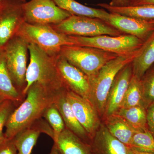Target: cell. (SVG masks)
<instances>
[{"label": "cell", "instance_id": "cell-1", "mask_svg": "<svg viewBox=\"0 0 154 154\" xmlns=\"http://www.w3.org/2000/svg\"><path fill=\"white\" fill-rule=\"evenodd\" d=\"M63 91H52L39 83H33L28 88L24 101L9 117L5 125V137L13 139L19 132L42 118L45 111L54 103Z\"/></svg>", "mask_w": 154, "mask_h": 154}, {"label": "cell", "instance_id": "cell-2", "mask_svg": "<svg viewBox=\"0 0 154 154\" xmlns=\"http://www.w3.org/2000/svg\"><path fill=\"white\" fill-rule=\"evenodd\" d=\"M28 51L30 63L26 72V86L23 92L24 97H26L28 88L35 82L52 91H60L66 89L58 71L54 58L32 43H29Z\"/></svg>", "mask_w": 154, "mask_h": 154}, {"label": "cell", "instance_id": "cell-3", "mask_svg": "<svg viewBox=\"0 0 154 154\" xmlns=\"http://www.w3.org/2000/svg\"><path fill=\"white\" fill-rule=\"evenodd\" d=\"M141 47L130 54L118 56L104 66L93 79L91 102L96 108L100 118H103L110 88L118 72L128 64L132 62L140 52Z\"/></svg>", "mask_w": 154, "mask_h": 154}, {"label": "cell", "instance_id": "cell-4", "mask_svg": "<svg viewBox=\"0 0 154 154\" xmlns=\"http://www.w3.org/2000/svg\"><path fill=\"white\" fill-rule=\"evenodd\" d=\"M60 54L89 77L94 78L102 67L118 55L96 48L64 45Z\"/></svg>", "mask_w": 154, "mask_h": 154}, {"label": "cell", "instance_id": "cell-5", "mask_svg": "<svg viewBox=\"0 0 154 154\" xmlns=\"http://www.w3.org/2000/svg\"><path fill=\"white\" fill-rule=\"evenodd\" d=\"M16 35L28 43L37 45L52 57L60 54L63 46L71 45L68 36L57 32L50 25H33L24 22Z\"/></svg>", "mask_w": 154, "mask_h": 154}, {"label": "cell", "instance_id": "cell-6", "mask_svg": "<svg viewBox=\"0 0 154 154\" xmlns=\"http://www.w3.org/2000/svg\"><path fill=\"white\" fill-rule=\"evenodd\" d=\"M71 45L96 48L118 55L130 54L140 49L144 42L131 35H100L94 37L68 36Z\"/></svg>", "mask_w": 154, "mask_h": 154}, {"label": "cell", "instance_id": "cell-7", "mask_svg": "<svg viewBox=\"0 0 154 154\" xmlns=\"http://www.w3.org/2000/svg\"><path fill=\"white\" fill-rule=\"evenodd\" d=\"M51 26L57 32L67 36L94 37L124 34L102 19L82 16L72 15L57 25Z\"/></svg>", "mask_w": 154, "mask_h": 154}, {"label": "cell", "instance_id": "cell-8", "mask_svg": "<svg viewBox=\"0 0 154 154\" xmlns=\"http://www.w3.org/2000/svg\"><path fill=\"white\" fill-rule=\"evenodd\" d=\"M29 43L15 35L2 48L7 67L14 86L23 97L26 86V75Z\"/></svg>", "mask_w": 154, "mask_h": 154}, {"label": "cell", "instance_id": "cell-9", "mask_svg": "<svg viewBox=\"0 0 154 154\" xmlns=\"http://www.w3.org/2000/svg\"><path fill=\"white\" fill-rule=\"evenodd\" d=\"M22 7L25 22L33 25H57L72 16L53 0H30Z\"/></svg>", "mask_w": 154, "mask_h": 154}, {"label": "cell", "instance_id": "cell-10", "mask_svg": "<svg viewBox=\"0 0 154 154\" xmlns=\"http://www.w3.org/2000/svg\"><path fill=\"white\" fill-rule=\"evenodd\" d=\"M53 58L61 79L67 90L91 101V85L89 77L70 63L60 54Z\"/></svg>", "mask_w": 154, "mask_h": 154}, {"label": "cell", "instance_id": "cell-11", "mask_svg": "<svg viewBox=\"0 0 154 154\" xmlns=\"http://www.w3.org/2000/svg\"><path fill=\"white\" fill-rule=\"evenodd\" d=\"M25 0H4L0 6V50L13 38L24 21L22 4Z\"/></svg>", "mask_w": 154, "mask_h": 154}, {"label": "cell", "instance_id": "cell-12", "mask_svg": "<svg viewBox=\"0 0 154 154\" xmlns=\"http://www.w3.org/2000/svg\"><path fill=\"white\" fill-rule=\"evenodd\" d=\"M66 96L76 118L92 141L102 124L97 110L90 100L72 91L67 90Z\"/></svg>", "mask_w": 154, "mask_h": 154}, {"label": "cell", "instance_id": "cell-13", "mask_svg": "<svg viewBox=\"0 0 154 154\" xmlns=\"http://www.w3.org/2000/svg\"><path fill=\"white\" fill-rule=\"evenodd\" d=\"M110 13L105 22L123 34L135 36L144 42L154 32V23L149 21Z\"/></svg>", "mask_w": 154, "mask_h": 154}, {"label": "cell", "instance_id": "cell-14", "mask_svg": "<svg viewBox=\"0 0 154 154\" xmlns=\"http://www.w3.org/2000/svg\"><path fill=\"white\" fill-rule=\"evenodd\" d=\"M132 75L131 62L116 75L108 94L103 119L115 113L120 108Z\"/></svg>", "mask_w": 154, "mask_h": 154}, {"label": "cell", "instance_id": "cell-15", "mask_svg": "<svg viewBox=\"0 0 154 154\" xmlns=\"http://www.w3.org/2000/svg\"><path fill=\"white\" fill-rule=\"evenodd\" d=\"M45 133L53 139L52 130L46 120L39 119L18 133L13 138L17 154H31L40 134Z\"/></svg>", "mask_w": 154, "mask_h": 154}, {"label": "cell", "instance_id": "cell-16", "mask_svg": "<svg viewBox=\"0 0 154 154\" xmlns=\"http://www.w3.org/2000/svg\"><path fill=\"white\" fill-rule=\"evenodd\" d=\"M90 145L94 154H130L128 146L110 134L102 123Z\"/></svg>", "mask_w": 154, "mask_h": 154}, {"label": "cell", "instance_id": "cell-17", "mask_svg": "<svg viewBox=\"0 0 154 154\" xmlns=\"http://www.w3.org/2000/svg\"><path fill=\"white\" fill-rule=\"evenodd\" d=\"M67 89L59 94L54 104L63 119L66 128L83 141L91 144V140L85 130L80 124L75 116L66 96Z\"/></svg>", "mask_w": 154, "mask_h": 154}, {"label": "cell", "instance_id": "cell-18", "mask_svg": "<svg viewBox=\"0 0 154 154\" xmlns=\"http://www.w3.org/2000/svg\"><path fill=\"white\" fill-rule=\"evenodd\" d=\"M54 144L60 154H94L91 145L86 143L66 128Z\"/></svg>", "mask_w": 154, "mask_h": 154}, {"label": "cell", "instance_id": "cell-19", "mask_svg": "<svg viewBox=\"0 0 154 154\" xmlns=\"http://www.w3.org/2000/svg\"><path fill=\"white\" fill-rule=\"evenodd\" d=\"M105 126L113 136L125 145L129 146L133 136L137 132L124 119L120 116L113 113L103 119Z\"/></svg>", "mask_w": 154, "mask_h": 154}, {"label": "cell", "instance_id": "cell-20", "mask_svg": "<svg viewBox=\"0 0 154 154\" xmlns=\"http://www.w3.org/2000/svg\"><path fill=\"white\" fill-rule=\"evenodd\" d=\"M0 96L14 102L17 107L25 99L14 86L7 67L2 49L0 50Z\"/></svg>", "mask_w": 154, "mask_h": 154}, {"label": "cell", "instance_id": "cell-21", "mask_svg": "<svg viewBox=\"0 0 154 154\" xmlns=\"http://www.w3.org/2000/svg\"><path fill=\"white\" fill-rule=\"evenodd\" d=\"M154 64V32L144 42L140 52L131 62L133 75L141 79Z\"/></svg>", "mask_w": 154, "mask_h": 154}, {"label": "cell", "instance_id": "cell-22", "mask_svg": "<svg viewBox=\"0 0 154 154\" xmlns=\"http://www.w3.org/2000/svg\"><path fill=\"white\" fill-rule=\"evenodd\" d=\"M60 8L68 12L71 15L97 18L107 21L110 13L104 9L90 8L78 2L75 0H53Z\"/></svg>", "mask_w": 154, "mask_h": 154}, {"label": "cell", "instance_id": "cell-23", "mask_svg": "<svg viewBox=\"0 0 154 154\" xmlns=\"http://www.w3.org/2000/svg\"><path fill=\"white\" fill-rule=\"evenodd\" d=\"M97 5L110 13L134 17L144 20H154V5H145L124 7H113L106 3H100Z\"/></svg>", "mask_w": 154, "mask_h": 154}, {"label": "cell", "instance_id": "cell-24", "mask_svg": "<svg viewBox=\"0 0 154 154\" xmlns=\"http://www.w3.org/2000/svg\"><path fill=\"white\" fill-rule=\"evenodd\" d=\"M115 113L124 118L137 131H148L147 109L143 106L120 108Z\"/></svg>", "mask_w": 154, "mask_h": 154}, {"label": "cell", "instance_id": "cell-25", "mask_svg": "<svg viewBox=\"0 0 154 154\" xmlns=\"http://www.w3.org/2000/svg\"><path fill=\"white\" fill-rule=\"evenodd\" d=\"M138 106H143L141 81L132 75L120 108Z\"/></svg>", "mask_w": 154, "mask_h": 154}, {"label": "cell", "instance_id": "cell-26", "mask_svg": "<svg viewBox=\"0 0 154 154\" xmlns=\"http://www.w3.org/2000/svg\"><path fill=\"white\" fill-rule=\"evenodd\" d=\"M42 117L45 119L51 127L54 134L53 140L55 142L61 132L65 129L66 126L62 117L54 103L48 107Z\"/></svg>", "mask_w": 154, "mask_h": 154}, {"label": "cell", "instance_id": "cell-27", "mask_svg": "<svg viewBox=\"0 0 154 154\" xmlns=\"http://www.w3.org/2000/svg\"><path fill=\"white\" fill-rule=\"evenodd\" d=\"M143 106L146 109L154 104V64L141 79Z\"/></svg>", "mask_w": 154, "mask_h": 154}, {"label": "cell", "instance_id": "cell-28", "mask_svg": "<svg viewBox=\"0 0 154 154\" xmlns=\"http://www.w3.org/2000/svg\"><path fill=\"white\" fill-rule=\"evenodd\" d=\"M128 147L141 151L154 153V137L149 131H137Z\"/></svg>", "mask_w": 154, "mask_h": 154}, {"label": "cell", "instance_id": "cell-29", "mask_svg": "<svg viewBox=\"0 0 154 154\" xmlns=\"http://www.w3.org/2000/svg\"><path fill=\"white\" fill-rule=\"evenodd\" d=\"M17 107L14 102L10 100L5 99L0 105V143L5 138L3 132L8 119Z\"/></svg>", "mask_w": 154, "mask_h": 154}, {"label": "cell", "instance_id": "cell-30", "mask_svg": "<svg viewBox=\"0 0 154 154\" xmlns=\"http://www.w3.org/2000/svg\"><path fill=\"white\" fill-rule=\"evenodd\" d=\"M0 154H17L14 140L5 137L0 143Z\"/></svg>", "mask_w": 154, "mask_h": 154}, {"label": "cell", "instance_id": "cell-31", "mask_svg": "<svg viewBox=\"0 0 154 154\" xmlns=\"http://www.w3.org/2000/svg\"><path fill=\"white\" fill-rule=\"evenodd\" d=\"M146 118L148 129L154 137V104L147 109Z\"/></svg>", "mask_w": 154, "mask_h": 154}, {"label": "cell", "instance_id": "cell-32", "mask_svg": "<svg viewBox=\"0 0 154 154\" xmlns=\"http://www.w3.org/2000/svg\"><path fill=\"white\" fill-rule=\"evenodd\" d=\"M109 4L113 7H127L129 6V0H111Z\"/></svg>", "mask_w": 154, "mask_h": 154}, {"label": "cell", "instance_id": "cell-33", "mask_svg": "<svg viewBox=\"0 0 154 154\" xmlns=\"http://www.w3.org/2000/svg\"><path fill=\"white\" fill-rule=\"evenodd\" d=\"M145 5H154V0H131L129 2V6Z\"/></svg>", "mask_w": 154, "mask_h": 154}, {"label": "cell", "instance_id": "cell-34", "mask_svg": "<svg viewBox=\"0 0 154 154\" xmlns=\"http://www.w3.org/2000/svg\"><path fill=\"white\" fill-rule=\"evenodd\" d=\"M129 147V151L130 154H154V153L149 152L141 151L138 150L131 147Z\"/></svg>", "mask_w": 154, "mask_h": 154}, {"label": "cell", "instance_id": "cell-35", "mask_svg": "<svg viewBox=\"0 0 154 154\" xmlns=\"http://www.w3.org/2000/svg\"><path fill=\"white\" fill-rule=\"evenodd\" d=\"M49 154H60V153L56 146L54 144L50 153Z\"/></svg>", "mask_w": 154, "mask_h": 154}, {"label": "cell", "instance_id": "cell-36", "mask_svg": "<svg viewBox=\"0 0 154 154\" xmlns=\"http://www.w3.org/2000/svg\"><path fill=\"white\" fill-rule=\"evenodd\" d=\"M5 100L4 98H3L2 96H0V105L2 104V103L3 102V101L4 100Z\"/></svg>", "mask_w": 154, "mask_h": 154}, {"label": "cell", "instance_id": "cell-37", "mask_svg": "<svg viewBox=\"0 0 154 154\" xmlns=\"http://www.w3.org/2000/svg\"><path fill=\"white\" fill-rule=\"evenodd\" d=\"M149 21L152 22V23H154V20H150Z\"/></svg>", "mask_w": 154, "mask_h": 154}, {"label": "cell", "instance_id": "cell-38", "mask_svg": "<svg viewBox=\"0 0 154 154\" xmlns=\"http://www.w3.org/2000/svg\"><path fill=\"white\" fill-rule=\"evenodd\" d=\"M4 1V0H0V4H1V2H2V1Z\"/></svg>", "mask_w": 154, "mask_h": 154}, {"label": "cell", "instance_id": "cell-39", "mask_svg": "<svg viewBox=\"0 0 154 154\" xmlns=\"http://www.w3.org/2000/svg\"><path fill=\"white\" fill-rule=\"evenodd\" d=\"M130 1H131V0H129V2H130Z\"/></svg>", "mask_w": 154, "mask_h": 154}, {"label": "cell", "instance_id": "cell-40", "mask_svg": "<svg viewBox=\"0 0 154 154\" xmlns=\"http://www.w3.org/2000/svg\"><path fill=\"white\" fill-rule=\"evenodd\" d=\"M0 6H1V5H0Z\"/></svg>", "mask_w": 154, "mask_h": 154}]
</instances>
